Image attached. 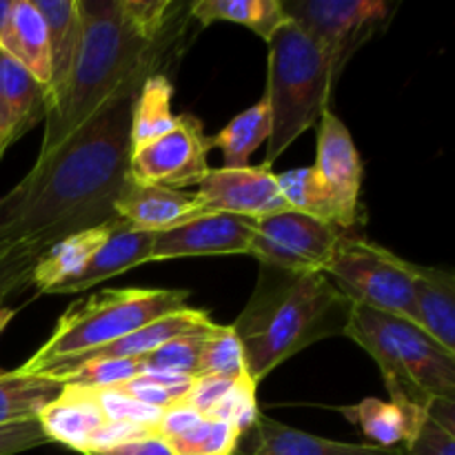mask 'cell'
Instances as JSON below:
<instances>
[{
	"label": "cell",
	"instance_id": "1",
	"mask_svg": "<svg viewBox=\"0 0 455 455\" xmlns=\"http://www.w3.org/2000/svg\"><path fill=\"white\" fill-rule=\"evenodd\" d=\"M133 98L111 102L0 198V298L29 283L49 247L114 220L127 182Z\"/></svg>",
	"mask_w": 455,
	"mask_h": 455
},
{
	"label": "cell",
	"instance_id": "2",
	"mask_svg": "<svg viewBox=\"0 0 455 455\" xmlns=\"http://www.w3.org/2000/svg\"><path fill=\"white\" fill-rule=\"evenodd\" d=\"M78 47L69 76L44 118L38 160L56 154L80 127L118 98L136 96L147 78L163 74L180 52L189 20L149 43L123 20L116 0H78Z\"/></svg>",
	"mask_w": 455,
	"mask_h": 455
},
{
	"label": "cell",
	"instance_id": "3",
	"mask_svg": "<svg viewBox=\"0 0 455 455\" xmlns=\"http://www.w3.org/2000/svg\"><path fill=\"white\" fill-rule=\"evenodd\" d=\"M351 305L331 280L318 274L260 265L251 298L231 324L253 385L307 347L345 336Z\"/></svg>",
	"mask_w": 455,
	"mask_h": 455
},
{
	"label": "cell",
	"instance_id": "4",
	"mask_svg": "<svg viewBox=\"0 0 455 455\" xmlns=\"http://www.w3.org/2000/svg\"><path fill=\"white\" fill-rule=\"evenodd\" d=\"M345 336L376 360L391 403L427 413L431 400H455V354L411 320L354 305Z\"/></svg>",
	"mask_w": 455,
	"mask_h": 455
},
{
	"label": "cell",
	"instance_id": "5",
	"mask_svg": "<svg viewBox=\"0 0 455 455\" xmlns=\"http://www.w3.org/2000/svg\"><path fill=\"white\" fill-rule=\"evenodd\" d=\"M265 100L271 111V138L267 142L265 164L275 160L329 109L333 93L331 71L323 49L287 18L267 40Z\"/></svg>",
	"mask_w": 455,
	"mask_h": 455
},
{
	"label": "cell",
	"instance_id": "6",
	"mask_svg": "<svg viewBox=\"0 0 455 455\" xmlns=\"http://www.w3.org/2000/svg\"><path fill=\"white\" fill-rule=\"evenodd\" d=\"M187 307V289H102L74 302L58 318L52 338L20 369L36 373L44 364L109 345Z\"/></svg>",
	"mask_w": 455,
	"mask_h": 455
},
{
	"label": "cell",
	"instance_id": "7",
	"mask_svg": "<svg viewBox=\"0 0 455 455\" xmlns=\"http://www.w3.org/2000/svg\"><path fill=\"white\" fill-rule=\"evenodd\" d=\"M416 267L354 229L342 235L323 274L351 305L413 323Z\"/></svg>",
	"mask_w": 455,
	"mask_h": 455
},
{
	"label": "cell",
	"instance_id": "8",
	"mask_svg": "<svg viewBox=\"0 0 455 455\" xmlns=\"http://www.w3.org/2000/svg\"><path fill=\"white\" fill-rule=\"evenodd\" d=\"M284 16L305 31L329 62L333 84L347 62L378 31L387 29L395 3L387 0H280Z\"/></svg>",
	"mask_w": 455,
	"mask_h": 455
},
{
	"label": "cell",
	"instance_id": "9",
	"mask_svg": "<svg viewBox=\"0 0 455 455\" xmlns=\"http://www.w3.org/2000/svg\"><path fill=\"white\" fill-rule=\"evenodd\" d=\"M347 229L307 213L284 209L258 218L249 256L260 265L287 271L318 274L327 269Z\"/></svg>",
	"mask_w": 455,
	"mask_h": 455
},
{
	"label": "cell",
	"instance_id": "10",
	"mask_svg": "<svg viewBox=\"0 0 455 455\" xmlns=\"http://www.w3.org/2000/svg\"><path fill=\"white\" fill-rule=\"evenodd\" d=\"M209 145L203 123L191 114L176 116L172 132L129 154L127 178L138 185L185 191L209 172Z\"/></svg>",
	"mask_w": 455,
	"mask_h": 455
},
{
	"label": "cell",
	"instance_id": "11",
	"mask_svg": "<svg viewBox=\"0 0 455 455\" xmlns=\"http://www.w3.org/2000/svg\"><path fill=\"white\" fill-rule=\"evenodd\" d=\"M311 169L331 207L333 225L347 231L360 229L364 222L360 204L363 160L347 124L331 109L318 120V156Z\"/></svg>",
	"mask_w": 455,
	"mask_h": 455
},
{
	"label": "cell",
	"instance_id": "12",
	"mask_svg": "<svg viewBox=\"0 0 455 455\" xmlns=\"http://www.w3.org/2000/svg\"><path fill=\"white\" fill-rule=\"evenodd\" d=\"M256 225L258 218L204 213L185 225L154 234L145 265L196 256H240V253L249 256Z\"/></svg>",
	"mask_w": 455,
	"mask_h": 455
},
{
	"label": "cell",
	"instance_id": "13",
	"mask_svg": "<svg viewBox=\"0 0 455 455\" xmlns=\"http://www.w3.org/2000/svg\"><path fill=\"white\" fill-rule=\"evenodd\" d=\"M196 198L207 213L262 218L289 209L275 172L265 163L243 169H209L196 185Z\"/></svg>",
	"mask_w": 455,
	"mask_h": 455
},
{
	"label": "cell",
	"instance_id": "14",
	"mask_svg": "<svg viewBox=\"0 0 455 455\" xmlns=\"http://www.w3.org/2000/svg\"><path fill=\"white\" fill-rule=\"evenodd\" d=\"M218 324L213 323L207 311L187 307V309L176 311V314H169L164 318L154 320V323L136 329V331L120 338V340L109 342V345L98 347V349L87 351V354L69 355V358L44 364L34 376L52 378V380L58 382L71 369H76L83 363H92V360H142L149 354H154L164 342H172L176 338L185 336H203V333H212Z\"/></svg>",
	"mask_w": 455,
	"mask_h": 455
},
{
	"label": "cell",
	"instance_id": "15",
	"mask_svg": "<svg viewBox=\"0 0 455 455\" xmlns=\"http://www.w3.org/2000/svg\"><path fill=\"white\" fill-rule=\"evenodd\" d=\"M114 213L133 229L163 234L194 218L204 216L207 212L196 194H189V191L158 185H138L127 178L118 198L114 200Z\"/></svg>",
	"mask_w": 455,
	"mask_h": 455
},
{
	"label": "cell",
	"instance_id": "16",
	"mask_svg": "<svg viewBox=\"0 0 455 455\" xmlns=\"http://www.w3.org/2000/svg\"><path fill=\"white\" fill-rule=\"evenodd\" d=\"M403 449L376 444H349L293 429L258 413L256 422L240 435L234 455H400Z\"/></svg>",
	"mask_w": 455,
	"mask_h": 455
},
{
	"label": "cell",
	"instance_id": "17",
	"mask_svg": "<svg viewBox=\"0 0 455 455\" xmlns=\"http://www.w3.org/2000/svg\"><path fill=\"white\" fill-rule=\"evenodd\" d=\"M47 118V87L0 52V158Z\"/></svg>",
	"mask_w": 455,
	"mask_h": 455
},
{
	"label": "cell",
	"instance_id": "18",
	"mask_svg": "<svg viewBox=\"0 0 455 455\" xmlns=\"http://www.w3.org/2000/svg\"><path fill=\"white\" fill-rule=\"evenodd\" d=\"M38 422L49 443L65 444L84 453L109 418L102 411L96 391L62 385L60 394L40 411Z\"/></svg>",
	"mask_w": 455,
	"mask_h": 455
},
{
	"label": "cell",
	"instance_id": "19",
	"mask_svg": "<svg viewBox=\"0 0 455 455\" xmlns=\"http://www.w3.org/2000/svg\"><path fill=\"white\" fill-rule=\"evenodd\" d=\"M151 243H154V234L133 229L132 225L116 218L114 229H111L105 244L89 258L87 265L74 278L60 284L56 293L84 291L93 284H100L105 280L116 278V275L127 274L136 267H142L147 262V256H149Z\"/></svg>",
	"mask_w": 455,
	"mask_h": 455
},
{
	"label": "cell",
	"instance_id": "20",
	"mask_svg": "<svg viewBox=\"0 0 455 455\" xmlns=\"http://www.w3.org/2000/svg\"><path fill=\"white\" fill-rule=\"evenodd\" d=\"M413 323L455 354V274L451 269L416 267Z\"/></svg>",
	"mask_w": 455,
	"mask_h": 455
},
{
	"label": "cell",
	"instance_id": "21",
	"mask_svg": "<svg viewBox=\"0 0 455 455\" xmlns=\"http://www.w3.org/2000/svg\"><path fill=\"white\" fill-rule=\"evenodd\" d=\"M0 52L25 67L44 87L52 76V56H49V34L43 16L31 0H12L3 34Z\"/></svg>",
	"mask_w": 455,
	"mask_h": 455
},
{
	"label": "cell",
	"instance_id": "22",
	"mask_svg": "<svg viewBox=\"0 0 455 455\" xmlns=\"http://www.w3.org/2000/svg\"><path fill=\"white\" fill-rule=\"evenodd\" d=\"M114 225L116 218L105 222V225H98L92 227V229L67 235L60 243L49 247L47 251L36 260L34 271H31L29 283L34 284L36 291L56 293V289L60 287V284H65L67 280L74 278V275L87 265L89 258L105 244V240L109 238Z\"/></svg>",
	"mask_w": 455,
	"mask_h": 455
},
{
	"label": "cell",
	"instance_id": "23",
	"mask_svg": "<svg viewBox=\"0 0 455 455\" xmlns=\"http://www.w3.org/2000/svg\"><path fill=\"white\" fill-rule=\"evenodd\" d=\"M340 413L354 422L367 440H371V444L385 449L407 447L427 418L425 411L378 398H367L354 407H342Z\"/></svg>",
	"mask_w": 455,
	"mask_h": 455
},
{
	"label": "cell",
	"instance_id": "24",
	"mask_svg": "<svg viewBox=\"0 0 455 455\" xmlns=\"http://www.w3.org/2000/svg\"><path fill=\"white\" fill-rule=\"evenodd\" d=\"M38 13L43 16L49 34V56H52V76L47 84V111L60 93L71 62H74L76 47H78L80 12L78 0H31Z\"/></svg>",
	"mask_w": 455,
	"mask_h": 455
},
{
	"label": "cell",
	"instance_id": "25",
	"mask_svg": "<svg viewBox=\"0 0 455 455\" xmlns=\"http://www.w3.org/2000/svg\"><path fill=\"white\" fill-rule=\"evenodd\" d=\"M173 84L169 76L154 74L138 89L132 105V120H129V147L132 151L140 149L147 142L164 136L176 124V116L172 114Z\"/></svg>",
	"mask_w": 455,
	"mask_h": 455
},
{
	"label": "cell",
	"instance_id": "26",
	"mask_svg": "<svg viewBox=\"0 0 455 455\" xmlns=\"http://www.w3.org/2000/svg\"><path fill=\"white\" fill-rule=\"evenodd\" d=\"M191 20L200 25L213 22H235L262 40H269L280 25L287 22L280 0H198L189 4Z\"/></svg>",
	"mask_w": 455,
	"mask_h": 455
},
{
	"label": "cell",
	"instance_id": "27",
	"mask_svg": "<svg viewBox=\"0 0 455 455\" xmlns=\"http://www.w3.org/2000/svg\"><path fill=\"white\" fill-rule=\"evenodd\" d=\"M62 391L60 382L25 373L22 369L0 373V427L38 420L40 411Z\"/></svg>",
	"mask_w": 455,
	"mask_h": 455
},
{
	"label": "cell",
	"instance_id": "28",
	"mask_svg": "<svg viewBox=\"0 0 455 455\" xmlns=\"http://www.w3.org/2000/svg\"><path fill=\"white\" fill-rule=\"evenodd\" d=\"M271 138V111L267 100L262 98L247 111L235 116L225 129L213 138H207L209 149H220L225 169L249 167V158L260 145L269 142Z\"/></svg>",
	"mask_w": 455,
	"mask_h": 455
},
{
	"label": "cell",
	"instance_id": "29",
	"mask_svg": "<svg viewBox=\"0 0 455 455\" xmlns=\"http://www.w3.org/2000/svg\"><path fill=\"white\" fill-rule=\"evenodd\" d=\"M196 376H216L227 378V380H244V378H249L247 367H244L243 347H240L234 329L218 324L204 338Z\"/></svg>",
	"mask_w": 455,
	"mask_h": 455
},
{
	"label": "cell",
	"instance_id": "30",
	"mask_svg": "<svg viewBox=\"0 0 455 455\" xmlns=\"http://www.w3.org/2000/svg\"><path fill=\"white\" fill-rule=\"evenodd\" d=\"M196 376H185V373H163V371H142L140 376L114 387L120 394L138 400L142 404H149L156 409H169L178 404L189 394L191 382Z\"/></svg>",
	"mask_w": 455,
	"mask_h": 455
},
{
	"label": "cell",
	"instance_id": "31",
	"mask_svg": "<svg viewBox=\"0 0 455 455\" xmlns=\"http://www.w3.org/2000/svg\"><path fill=\"white\" fill-rule=\"evenodd\" d=\"M240 431L225 420L203 418L185 434L167 440L173 455H234Z\"/></svg>",
	"mask_w": 455,
	"mask_h": 455
},
{
	"label": "cell",
	"instance_id": "32",
	"mask_svg": "<svg viewBox=\"0 0 455 455\" xmlns=\"http://www.w3.org/2000/svg\"><path fill=\"white\" fill-rule=\"evenodd\" d=\"M275 178H278L280 194H283L289 209L307 213V216H314L318 220L331 222L333 225L331 207H329L327 198H324L323 189H320L318 180H315L314 169H289V172L275 173Z\"/></svg>",
	"mask_w": 455,
	"mask_h": 455
},
{
	"label": "cell",
	"instance_id": "33",
	"mask_svg": "<svg viewBox=\"0 0 455 455\" xmlns=\"http://www.w3.org/2000/svg\"><path fill=\"white\" fill-rule=\"evenodd\" d=\"M145 371L142 360H92L71 369L67 376H62L60 385L83 387V389H114L132 378L140 376Z\"/></svg>",
	"mask_w": 455,
	"mask_h": 455
},
{
	"label": "cell",
	"instance_id": "34",
	"mask_svg": "<svg viewBox=\"0 0 455 455\" xmlns=\"http://www.w3.org/2000/svg\"><path fill=\"white\" fill-rule=\"evenodd\" d=\"M209 333L203 336H185L176 338L172 342H164L163 347L142 358L145 371H163V373H185V376H196L198 371V358L203 342Z\"/></svg>",
	"mask_w": 455,
	"mask_h": 455
},
{
	"label": "cell",
	"instance_id": "35",
	"mask_svg": "<svg viewBox=\"0 0 455 455\" xmlns=\"http://www.w3.org/2000/svg\"><path fill=\"white\" fill-rule=\"evenodd\" d=\"M256 389L258 385H253L249 378L234 382V387L227 391L225 398L216 404V409H213L207 418L229 422V425H234L235 429L240 431V435H243L244 431L256 422L258 413H260L256 403Z\"/></svg>",
	"mask_w": 455,
	"mask_h": 455
},
{
	"label": "cell",
	"instance_id": "36",
	"mask_svg": "<svg viewBox=\"0 0 455 455\" xmlns=\"http://www.w3.org/2000/svg\"><path fill=\"white\" fill-rule=\"evenodd\" d=\"M96 395L100 400L105 416L114 422H132V425L142 427V429H156L160 416H163V409L138 403V400L129 398V395L120 394L116 389L96 391Z\"/></svg>",
	"mask_w": 455,
	"mask_h": 455
},
{
	"label": "cell",
	"instance_id": "37",
	"mask_svg": "<svg viewBox=\"0 0 455 455\" xmlns=\"http://www.w3.org/2000/svg\"><path fill=\"white\" fill-rule=\"evenodd\" d=\"M400 455H455V434L425 418L418 435L403 447Z\"/></svg>",
	"mask_w": 455,
	"mask_h": 455
},
{
	"label": "cell",
	"instance_id": "38",
	"mask_svg": "<svg viewBox=\"0 0 455 455\" xmlns=\"http://www.w3.org/2000/svg\"><path fill=\"white\" fill-rule=\"evenodd\" d=\"M234 382L238 380H227V378L216 376H196L194 382H191L189 394L185 395L182 403L196 409L203 418H207L216 409V404L225 398L227 391L234 387Z\"/></svg>",
	"mask_w": 455,
	"mask_h": 455
},
{
	"label": "cell",
	"instance_id": "39",
	"mask_svg": "<svg viewBox=\"0 0 455 455\" xmlns=\"http://www.w3.org/2000/svg\"><path fill=\"white\" fill-rule=\"evenodd\" d=\"M43 444H49V440L40 429L38 420L0 427V455H18L29 451V449L43 447Z\"/></svg>",
	"mask_w": 455,
	"mask_h": 455
},
{
	"label": "cell",
	"instance_id": "40",
	"mask_svg": "<svg viewBox=\"0 0 455 455\" xmlns=\"http://www.w3.org/2000/svg\"><path fill=\"white\" fill-rule=\"evenodd\" d=\"M83 455H173V451L163 435H158L156 431H145V434L114 444L109 449H98V451H87Z\"/></svg>",
	"mask_w": 455,
	"mask_h": 455
},
{
	"label": "cell",
	"instance_id": "41",
	"mask_svg": "<svg viewBox=\"0 0 455 455\" xmlns=\"http://www.w3.org/2000/svg\"><path fill=\"white\" fill-rule=\"evenodd\" d=\"M203 420V416H200L196 409H191L189 404L185 403H178V404H172L169 409H164L163 416H160V422L158 427H156V434L163 435L164 440H172L176 438V435L185 434L187 429H191L194 425H198V422Z\"/></svg>",
	"mask_w": 455,
	"mask_h": 455
},
{
	"label": "cell",
	"instance_id": "42",
	"mask_svg": "<svg viewBox=\"0 0 455 455\" xmlns=\"http://www.w3.org/2000/svg\"><path fill=\"white\" fill-rule=\"evenodd\" d=\"M427 418L438 422L443 429L455 434V400H444V398L431 400L429 409H427Z\"/></svg>",
	"mask_w": 455,
	"mask_h": 455
},
{
	"label": "cell",
	"instance_id": "43",
	"mask_svg": "<svg viewBox=\"0 0 455 455\" xmlns=\"http://www.w3.org/2000/svg\"><path fill=\"white\" fill-rule=\"evenodd\" d=\"M13 318V309H7V307H3V298H0V333L7 329V324L12 323Z\"/></svg>",
	"mask_w": 455,
	"mask_h": 455
},
{
	"label": "cell",
	"instance_id": "44",
	"mask_svg": "<svg viewBox=\"0 0 455 455\" xmlns=\"http://www.w3.org/2000/svg\"><path fill=\"white\" fill-rule=\"evenodd\" d=\"M9 7H12V0H0V34H3L4 20H7Z\"/></svg>",
	"mask_w": 455,
	"mask_h": 455
},
{
	"label": "cell",
	"instance_id": "45",
	"mask_svg": "<svg viewBox=\"0 0 455 455\" xmlns=\"http://www.w3.org/2000/svg\"><path fill=\"white\" fill-rule=\"evenodd\" d=\"M0 373H3V369H0Z\"/></svg>",
	"mask_w": 455,
	"mask_h": 455
}]
</instances>
